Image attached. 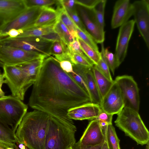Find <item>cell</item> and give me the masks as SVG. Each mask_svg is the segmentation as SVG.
<instances>
[{"label": "cell", "mask_w": 149, "mask_h": 149, "mask_svg": "<svg viewBox=\"0 0 149 149\" xmlns=\"http://www.w3.org/2000/svg\"><path fill=\"white\" fill-rule=\"evenodd\" d=\"M68 117L72 120H87L86 118L82 115L76 113L68 112Z\"/></svg>", "instance_id": "44"}, {"label": "cell", "mask_w": 149, "mask_h": 149, "mask_svg": "<svg viewBox=\"0 0 149 149\" xmlns=\"http://www.w3.org/2000/svg\"><path fill=\"white\" fill-rule=\"evenodd\" d=\"M49 54L53 55L58 61H68L70 62L68 45L63 41L53 42L50 48Z\"/></svg>", "instance_id": "22"}, {"label": "cell", "mask_w": 149, "mask_h": 149, "mask_svg": "<svg viewBox=\"0 0 149 149\" xmlns=\"http://www.w3.org/2000/svg\"><path fill=\"white\" fill-rule=\"evenodd\" d=\"M7 147H8L3 144L0 143V149H5V148Z\"/></svg>", "instance_id": "48"}, {"label": "cell", "mask_w": 149, "mask_h": 149, "mask_svg": "<svg viewBox=\"0 0 149 149\" xmlns=\"http://www.w3.org/2000/svg\"><path fill=\"white\" fill-rule=\"evenodd\" d=\"M27 106L12 96L0 98V121L8 125L15 133L27 113Z\"/></svg>", "instance_id": "5"}, {"label": "cell", "mask_w": 149, "mask_h": 149, "mask_svg": "<svg viewBox=\"0 0 149 149\" xmlns=\"http://www.w3.org/2000/svg\"><path fill=\"white\" fill-rule=\"evenodd\" d=\"M55 23L42 26L34 27L27 29L16 37L13 38L20 39L28 37H40L54 31V27Z\"/></svg>", "instance_id": "26"}, {"label": "cell", "mask_w": 149, "mask_h": 149, "mask_svg": "<svg viewBox=\"0 0 149 149\" xmlns=\"http://www.w3.org/2000/svg\"><path fill=\"white\" fill-rule=\"evenodd\" d=\"M100 106L103 111L113 115L117 114L124 107L122 93L114 80L109 91L102 98Z\"/></svg>", "instance_id": "13"}, {"label": "cell", "mask_w": 149, "mask_h": 149, "mask_svg": "<svg viewBox=\"0 0 149 149\" xmlns=\"http://www.w3.org/2000/svg\"><path fill=\"white\" fill-rule=\"evenodd\" d=\"M102 129L109 149H120V140L112 124L108 125Z\"/></svg>", "instance_id": "25"}, {"label": "cell", "mask_w": 149, "mask_h": 149, "mask_svg": "<svg viewBox=\"0 0 149 149\" xmlns=\"http://www.w3.org/2000/svg\"><path fill=\"white\" fill-rule=\"evenodd\" d=\"M5 149H15L13 148L12 147H7L5 148Z\"/></svg>", "instance_id": "49"}, {"label": "cell", "mask_w": 149, "mask_h": 149, "mask_svg": "<svg viewBox=\"0 0 149 149\" xmlns=\"http://www.w3.org/2000/svg\"><path fill=\"white\" fill-rule=\"evenodd\" d=\"M44 59H36L16 66L25 72L32 85L38 76Z\"/></svg>", "instance_id": "20"}, {"label": "cell", "mask_w": 149, "mask_h": 149, "mask_svg": "<svg viewBox=\"0 0 149 149\" xmlns=\"http://www.w3.org/2000/svg\"><path fill=\"white\" fill-rule=\"evenodd\" d=\"M50 116L36 110L26 113L15 133L18 142L24 144L27 149H45Z\"/></svg>", "instance_id": "2"}, {"label": "cell", "mask_w": 149, "mask_h": 149, "mask_svg": "<svg viewBox=\"0 0 149 149\" xmlns=\"http://www.w3.org/2000/svg\"><path fill=\"white\" fill-rule=\"evenodd\" d=\"M17 142L15 133L11 128L0 121V143L16 149V143Z\"/></svg>", "instance_id": "23"}, {"label": "cell", "mask_w": 149, "mask_h": 149, "mask_svg": "<svg viewBox=\"0 0 149 149\" xmlns=\"http://www.w3.org/2000/svg\"><path fill=\"white\" fill-rule=\"evenodd\" d=\"M72 149V147H70V148H68V149Z\"/></svg>", "instance_id": "50"}, {"label": "cell", "mask_w": 149, "mask_h": 149, "mask_svg": "<svg viewBox=\"0 0 149 149\" xmlns=\"http://www.w3.org/2000/svg\"><path fill=\"white\" fill-rule=\"evenodd\" d=\"M61 5L65 9L69 10H75V0H59Z\"/></svg>", "instance_id": "43"}, {"label": "cell", "mask_w": 149, "mask_h": 149, "mask_svg": "<svg viewBox=\"0 0 149 149\" xmlns=\"http://www.w3.org/2000/svg\"><path fill=\"white\" fill-rule=\"evenodd\" d=\"M5 83L7 84L12 96L22 101L25 93L31 86L25 72L16 66L3 67Z\"/></svg>", "instance_id": "6"}, {"label": "cell", "mask_w": 149, "mask_h": 149, "mask_svg": "<svg viewBox=\"0 0 149 149\" xmlns=\"http://www.w3.org/2000/svg\"><path fill=\"white\" fill-rule=\"evenodd\" d=\"M54 58L58 63L61 68L64 72L68 73H70L73 72L72 65L70 61H59Z\"/></svg>", "instance_id": "41"}, {"label": "cell", "mask_w": 149, "mask_h": 149, "mask_svg": "<svg viewBox=\"0 0 149 149\" xmlns=\"http://www.w3.org/2000/svg\"><path fill=\"white\" fill-rule=\"evenodd\" d=\"M134 21L139 31L149 48V1H136L132 3Z\"/></svg>", "instance_id": "10"}, {"label": "cell", "mask_w": 149, "mask_h": 149, "mask_svg": "<svg viewBox=\"0 0 149 149\" xmlns=\"http://www.w3.org/2000/svg\"><path fill=\"white\" fill-rule=\"evenodd\" d=\"M43 7L27 8L14 19L1 29L0 39L5 37L10 29L22 30L31 25L36 19Z\"/></svg>", "instance_id": "11"}, {"label": "cell", "mask_w": 149, "mask_h": 149, "mask_svg": "<svg viewBox=\"0 0 149 149\" xmlns=\"http://www.w3.org/2000/svg\"><path fill=\"white\" fill-rule=\"evenodd\" d=\"M107 1L106 0H101L94 8L90 10L96 22L101 29L104 31V13Z\"/></svg>", "instance_id": "28"}, {"label": "cell", "mask_w": 149, "mask_h": 149, "mask_svg": "<svg viewBox=\"0 0 149 149\" xmlns=\"http://www.w3.org/2000/svg\"><path fill=\"white\" fill-rule=\"evenodd\" d=\"M40 37L45 40L52 42L63 41L59 35L54 30Z\"/></svg>", "instance_id": "39"}, {"label": "cell", "mask_w": 149, "mask_h": 149, "mask_svg": "<svg viewBox=\"0 0 149 149\" xmlns=\"http://www.w3.org/2000/svg\"><path fill=\"white\" fill-rule=\"evenodd\" d=\"M91 102L87 93L52 56L44 59L33 84L29 104L58 120L70 119V109Z\"/></svg>", "instance_id": "1"}, {"label": "cell", "mask_w": 149, "mask_h": 149, "mask_svg": "<svg viewBox=\"0 0 149 149\" xmlns=\"http://www.w3.org/2000/svg\"><path fill=\"white\" fill-rule=\"evenodd\" d=\"M102 110L100 106L88 102L70 109L68 112L76 113L84 116L87 120L95 119Z\"/></svg>", "instance_id": "21"}, {"label": "cell", "mask_w": 149, "mask_h": 149, "mask_svg": "<svg viewBox=\"0 0 149 149\" xmlns=\"http://www.w3.org/2000/svg\"><path fill=\"white\" fill-rule=\"evenodd\" d=\"M116 125L123 131L126 136L143 145L149 142V132L139 112L124 107L117 114L114 121Z\"/></svg>", "instance_id": "4"}, {"label": "cell", "mask_w": 149, "mask_h": 149, "mask_svg": "<svg viewBox=\"0 0 149 149\" xmlns=\"http://www.w3.org/2000/svg\"><path fill=\"white\" fill-rule=\"evenodd\" d=\"M84 74L91 102L100 105L102 98L94 77L92 68H86Z\"/></svg>", "instance_id": "19"}, {"label": "cell", "mask_w": 149, "mask_h": 149, "mask_svg": "<svg viewBox=\"0 0 149 149\" xmlns=\"http://www.w3.org/2000/svg\"><path fill=\"white\" fill-rule=\"evenodd\" d=\"M114 81L122 93L124 107L139 112L140 103L139 89L133 77L127 75L119 76L116 77Z\"/></svg>", "instance_id": "9"}, {"label": "cell", "mask_w": 149, "mask_h": 149, "mask_svg": "<svg viewBox=\"0 0 149 149\" xmlns=\"http://www.w3.org/2000/svg\"><path fill=\"white\" fill-rule=\"evenodd\" d=\"M57 9L59 11V19L68 28L71 35L75 39L78 37L76 31V26L69 17L64 8L59 4Z\"/></svg>", "instance_id": "27"}, {"label": "cell", "mask_w": 149, "mask_h": 149, "mask_svg": "<svg viewBox=\"0 0 149 149\" xmlns=\"http://www.w3.org/2000/svg\"><path fill=\"white\" fill-rule=\"evenodd\" d=\"M105 141L102 128L96 119L89 123L82 136L78 141L84 146H95Z\"/></svg>", "instance_id": "16"}, {"label": "cell", "mask_w": 149, "mask_h": 149, "mask_svg": "<svg viewBox=\"0 0 149 149\" xmlns=\"http://www.w3.org/2000/svg\"><path fill=\"white\" fill-rule=\"evenodd\" d=\"M1 29H0V35L1 34Z\"/></svg>", "instance_id": "51"}, {"label": "cell", "mask_w": 149, "mask_h": 149, "mask_svg": "<svg viewBox=\"0 0 149 149\" xmlns=\"http://www.w3.org/2000/svg\"><path fill=\"white\" fill-rule=\"evenodd\" d=\"M27 8L34 7H45L57 4L59 0H24Z\"/></svg>", "instance_id": "33"}, {"label": "cell", "mask_w": 149, "mask_h": 149, "mask_svg": "<svg viewBox=\"0 0 149 149\" xmlns=\"http://www.w3.org/2000/svg\"><path fill=\"white\" fill-rule=\"evenodd\" d=\"M98 121L100 126L102 129L106 127L108 125L107 123L104 121Z\"/></svg>", "instance_id": "46"}, {"label": "cell", "mask_w": 149, "mask_h": 149, "mask_svg": "<svg viewBox=\"0 0 149 149\" xmlns=\"http://www.w3.org/2000/svg\"><path fill=\"white\" fill-rule=\"evenodd\" d=\"M77 40L81 47L88 57L94 65H96L101 57L100 52H97L86 43L78 37Z\"/></svg>", "instance_id": "30"}, {"label": "cell", "mask_w": 149, "mask_h": 149, "mask_svg": "<svg viewBox=\"0 0 149 149\" xmlns=\"http://www.w3.org/2000/svg\"><path fill=\"white\" fill-rule=\"evenodd\" d=\"M101 57L96 65H95L100 72L107 79L111 81H113L111 74L109 68L105 61L102 55L100 52Z\"/></svg>", "instance_id": "35"}, {"label": "cell", "mask_w": 149, "mask_h": 149, "mask_svg": "<svg viewBox=\"0 0 149 149\" xmlns=\"http://www.w3.org/2000/svg\"><path fill=\"white\" fill-rule=\"evenodd\" d=\"M70 62L72 64L79 65L89 68H92L94 65L90 60L70 51Z\"/></svg>", "instance_id": "34"}, {"label": "cell", "mask_w": 149, "mask_h": 149, "mask_svg": "<svg viewBox=\"0 0 149 149\" xmlns=\"http://www.w3.org/2000/svg\"><path fill=\"white\" fill-rule=\"evenodd\" d=\"M27 9L24 0H0V29Z\"/></svg>", "instance_id": "14"}, {"label": "cell", "mask_w": 149, "mask_h": 149, "mask_svg": "<svg viewBox=\"0 0 149 149\" xmlns=\"http://www.w3.org/2000/svg\"><path fill=\"white\" fill-rule=\"evenodd\" d=\"M54 30L59 35L62 40L68 45L75 40L68 28L59 18L54 25Z\"/></svg>", "instance_id": "29"}, {"label": "cell", "mask_w": 149, "mask_h": 149, "mask_svg": "<svg viewBox=\"0 0 149 149\" xmlns=\"http://www.w3.org/2000/svg\"><path fill=\"white\" fill-rule=\"evenodd\" d=\"M77 128L73 120H59L50 116L45 149H67L76 142Z\"/></svg>", "instance_id": "3"}, {"label": "cell", "mask_w": 149, "mask_h": 149, "mask_svg": "<svg viewBox=\"0 0 149 149\" xmlns=\"http://www.w3.org/2000/svg\"><path fill=\"white\" fill-rule=\"evenodd\" d=\"M113 116V115L109 114L102 109L95 119L98 121L104 122L108 125L112 124Z\"/></svg>", "instance_id": "40"}, {"label": "cell", "mask_w": 149, "mask_h": 149, "mask_svg": "<svg viewBox=\"0 0 149 149\" xmlns=\"http://www.w3.org/2000/svg\"><path fill=\"white\" fill-rule=\"evenodd\" d=\"M101 0H76V4H78L84 8L91 10L94 8Z\"/></svg>", "instance_id": "38"}, {"label": "cell", "mask_w": 149, "mask_h": 149, "mask_svg": "<svg viewBox=\"0 0 149 149\" xmlns=\"http://www.w3.org/2000/svg\"><path fill=\"white\" fill-rule=\"evenodd\" d=\"M65 10L77 27L83 31H87L82 21L77 13L76 10H69L65 9Z\"/></svg>", "instance_id": "36"}, {"label": "cell", "mask_w": 149, "mask_h": 149, "mask_svg": "<svg viewBox=\"0 0 149 149\" xmlns=\"http://www.w3.org/2000/svg\"><path fill=\"white\" fill-rule=\"evenodd\" d=\"M92 70L102 100L111 87L114 80L111 81L107 79L100 72L95 65H94L92 67Z\"/></svg>", "instance_id": "24"}, {"label": "cell", "mask_w": 149, "mask_h": 149, "mask_svg": "<svg viewBox=\"0 0 149 149\" xmlns=\"http://www.w3.org/2000/svg\"><path fill=\"white\" fill-rule=\"evenodd\" d=\"M53 42L45 40L40 37L20 39L5 38L0 39V45L18 48L24 50L37 53L47 57Z\"/></svg>", "instance_id": "7"}, {"label": "cell", "mask_w": 149, "mask_h": 149, "mask_svg": "<svg viewBox=\"0 0 149 149\" xmlns=\"http://www.w3.org/2000/svg\"><path fill=\"white\" fill-rule=\"evenodd\" d=\"M135 24L134 20L132 19L120 27L114 54L118 67L126 56L129 42L134 31Z\"/></svg>", "instance_id": "12"}, {"label": "cell", "mask_w": 149, "mask_h": 149, "mask_svg": "<svg viewBox=\"0 0 149 149\" xmlns=\"http://www.w3.org/2000/svg\"><path fill=\"white\" fill-rule=\"evenodd\" d=\"M79 13L82 21L87 30L93 36L97 44L103 43L104 40L105 32L101 29L96 22L90 11L89 13L85 8H81Z\"/></svg>", "instance_id": "17"}, {"label": "cell", "mask_w": 149, "mask_h": 149, "mask_svg": "<svg viewBox=\"0 0 149 149\" xmlns=\"http://www.w3.org/2000/svg\"><path fill=\"white\" fill-rule=\"evenodd\" d=\"M133 7L129 0H118L115 3L111 19V28L120 27L133 15Z\"/></svg>", "instance_id": "15"}, {"label": "cell", "mask_w": 149, "mask_h": 149, "mask_svg": "<svg viewBox=\"0 0 149 149\" xmlns=\"http://www.w3.org/2000/svg\"><path fill=\"white\" fill-rule=\"evenodd\" d=\"M46 56L18 48L0 45V66H16Z\"/></svg>", "instance_id": "8"}, {"label": "cell", "mask_w": 149, "mask_h": 149, "mask_svg": "<svg viewBox=\"0 0 149 149\" xmlns=\"http://www.w3.org/2000/svg\"><path fill=\"white\" fill-rule=\"evenodd\" d=\"M101 52L110 70L114 75L116 69L118 67L115 54L109 51L107 48H105L103 43H101Z\"/></svg>", "instance_id": "31"}, {"label": "cell", "mask_w": 149, "mask_h": 149, "mask_svg": "<svg viewBox=\"0 0 149 149\" xmlns=\"http://www.w3.org/2000/svg\"><path fill=\"white\" fill-rule=\"evenodd\" d=\"M76 31L78 37L80 38L95 51L97 52H100L97 43L93 36L87 31H83L77 26Z\"/></svg>", "instance_id": "32"}, {"label": "cell", "mask_w": 149, "mask_h": 149, "mask_svg": "<svg viewBox=\"0 0 149 149\" xmlns=\"http://www.w3.org/2000/svg\"><path fill=\"white\" fill-rule=\"evenodd\" d=\"M59 13L57 9L51 7H43L40 13L31 25L21 30L22 33L27 29L34 27H39L55 23L59 18Z\"/></svg>", "instance_id": "18"}, {"label": "cell", "mask_w": 149, "mask_h": 149, "mask_svg": "<svg viewBox=\"0 0 149 149\" xmlns=\"http://www.w3.org/2000/svg\"><path fill=\"white\" fill-rule=\"evenodd\" d=\"M69 50L72 52L77 54L87 59H90L86 55L81 49L77 38L68 44Z\"/></svg>", "instance_id": "37"}, {"label": "cell", "mask_w": 149, "mask_h": 149, "mask_svg": "<svg viewBox=\"0 0 149 149\" xmlns=\"http://www.w3.org/2000/svg\"><path fill=\"white\" fill-rule=\"evenodd\" d=\"M5 77L3 74H0V98L5 96V93L1 89L3 84L5 83Z\"/></svg>", "instance_id": "45"}, {"label": "cell", "mask_w": 149, "mask_h": 149, "mask_svg": "<svg viewBox=\"0 0 149 149\" xmlns=\"http://www.w3.org/2000/svg\"><path fill=\"white\" fill-rule=\"evenodd\" d=\"M104 142L95 146H84L78 141L74 143L71 147L72 149H100Z\"/></svg>", "instance_id": "42"}, {"label": "cell", "mask_w": 149, "mask_h": 149, "mask_svg": "<svg viewBox=\"0 0 149 149\" xmlns=\"http://www.w3.org/2000/svg\"><path fill=\"white\" fill-rule=\"evenodd\" d=\"M100 149H109L107 143L105 141Z\"/></svg>", "instance_id": "47"}]
</instances>
